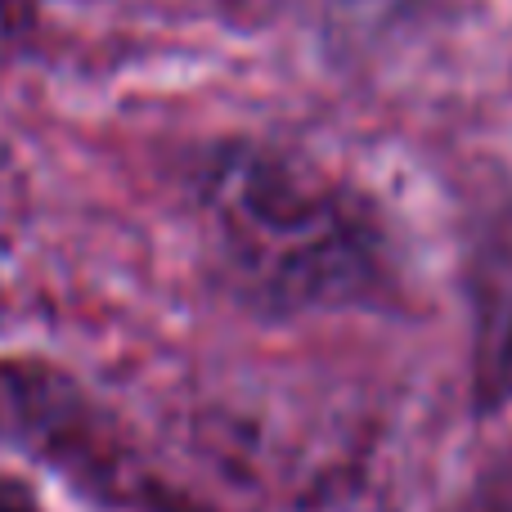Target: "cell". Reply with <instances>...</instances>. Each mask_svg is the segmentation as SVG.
I'll return each instance as SVG.
<instances>
[{
	"label": "cell",
	"instance_id": "obj_1",
	"mask_svg": "<svg viewBox=\"0 0 512 512\" xmlns=\"http://www.w3.org/2000/svg\"><path fill=\"white\" fill-rule=\"evenodd\" d=\"M216 256L270 310L351 306L391 288L382 221L360 194L265 144H221L198 171Z\"/></svg>",
	"mask_w": 512,
	"mask_h": 512
},
{
	"label": "cell",
	"instance_id": "obj_2",
	"mask_svg": "<svg viewBox=\"0 0 512 512\" xmlns=\"http://www.w3.org/2000/svg\"><path fill=\"white\" fill-rule=\"evenodd\" d=\"M0 512H27L23 504H18L14 495H5V490H0Z\"/></svg>",
	"mask_w": 512,
	"mask_h": 512
}]
</instances>
